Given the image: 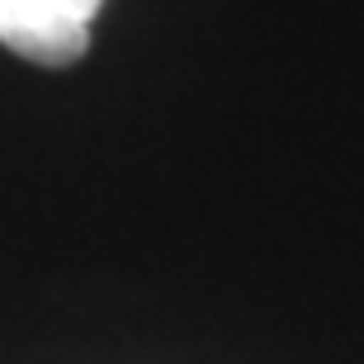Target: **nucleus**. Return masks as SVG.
<instances>
[{
	"label": "nucleus",
	"mask_w": 364,
	"mask_h": 364,
	"mask_svg": "<svg viewBox=\"0 0 364 364\" xmlns=\"http://www.w3.org/2000/svg\"><path fill=\"white\" fill-rule=\"evenodd\" d=\"M105 0H0V43L38 67H71L90 48Z\"/></svg>",
	"instance_id": "obj_1"
}]
</instances>
